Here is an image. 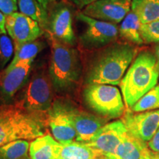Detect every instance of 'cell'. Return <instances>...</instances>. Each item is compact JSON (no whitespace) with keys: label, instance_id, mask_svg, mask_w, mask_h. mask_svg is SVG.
Instances as JSON below:
<instances>
[{"label":"cell","instance_id":"6da1fadb","mask_svg":"<svg viewBox=\"0 0 159 159\" xmlns=\"http://www.w3.org/2000/svg\"><path fill=\"white\" fill-rule=\"evenodd\" d=\"M138 49L130 43L114 42L97 49L91 57L85 74V83L120 85L133 63Z\"/></svg>","mask_w":159,"mask_h":159},{"label":"cell","instance_id":"7a4b0ae2","mask_svg":"<svg viewBox=\"0 0 159 159\" xmlns=\"http://www.w3.org/2000/svg\"><path fill=\"white\" fill-rule=\"evenodd\" d=\"M51 55L49 75L54 90L60 94L72 92L79 84L83 73L80 54L75 47L49 36Z\"/></svg>","mask_w":159,"mask_h":159},{"label":"cell","instance_id":"3957f363","mask_svg":"<svg viewBox=\"0 0 159 159\" xmlns=\"http://www.w3.org/2000/svg\"><path fill=\"white\" fill-rule=\"evenodd\" d=\"M44 121L39 113L19 105L0 106V147L16 140H34L44 135Z\"/></svg>","mask_w":159,"mask_h":159},{"label":"cell","instance_id":"277c9868","mask_svg":"<svg viewBox=\"0 0 159 159\" xmlns=\"http://www.w3.org/2000/svg\"><path fill=\"white\" fill-rule=\"evenodd\" d=\"M158 77L155 54L149 50L139 52L120 83L126 106L132 108L141 97L157 85Z\"/></svg>","mask_w":159,"mask_h":159},{"label":"cell","instance_id":"5b68a950","mask_svg":"<svg viewBox=\"0 0 159 159\" xmlns=\"http://www.w3.org/2000/svg\"><path fill=\"white\" fill-rule=\"evenodd\" d=\"M22 98L19 105L32 112L48 111L53 104L54 88L49 71L41 68L35 71L23 87Z\"/></svg>","mask_w":159,"mask_h":159},{"label":"cell","instance_id":"8992f818","mask_svg":"<svg viewBox=\"0 0 159 159\" xmlns=\"http://www.w3.org/2000/svg\"><path fill=\"white\" fill-rule=\"evenodd\" d=\"M83 98L89 108L107 118H119L125 114V106L122 94L115 85H86Z\"/></svg>","mask_w":159,"mask_h":159},{"label":"cell","instance_id":"52a82bcc","mask_svg":"<svg viewBox=\"0 0 159 159\" xmlns=\"http://www.w3.org/2000/svg\"><path fill=\"white\" fill-rule=\"evenodd\" d=\"M77 19L85 27L79 35L77 42L81 48L87 51L97 50L116 42L119 37V26L92 19L79 12Z\"/></svg>","mask_w":159,"mask_h":159},{"label":"cell","instance_id":"ba28073f","mask_svg":"<svg viewBox=\"0 0 159 159\" xmlns=\"http://www.w3.org/2000/svg\"><path fill=\"white\" fill-rule=\"evenodd\" d=\"M47 33L64 44L76 46L77 39L73 27V7L66 0L56 2L49 7Z\"/></svg>","mask_w":159,"mask_h":159},{"label":"cell","instance_id":"9c48e42d","mask_svg":"<svg viewBox=\"0 0 159 159\" xmlns=\"http://www.w3.org/2000/svg\"><path fill=\"white\" fill-rule=\"evenodd\" d=\"M74 107L64 101H55L48 111L47 122L54 139L61 144H69L76 140V131L72 119Z\"/></svg>","mask_w":159,"mask_h":159},{"label":"cell","instance_id":"30bf717a","mask_svg":"<svg viewBox=\"0 0 159 159\" xmlns=\"http://www.w3.org/2000/svg\"><path fill=\"white\" fill-rule=\"evenodd\" d=\"M130 134L148 142L159 128V109L143 112H125L122 119Z\"/></svg>","mask_w":159,"mask_h":159},{"label":"cell","instance_id":"8fae6325","mask_svg":"<svg viewBox=\"0 0 159 159\" xmlns=\"http://www.w3.org/2000/svg\"><path fill=\"white\" fill-rule=\"evenodd\" d=\"M5 29L14 46L35 41L44 33L38 22L18 11L5 16Z\"/></svg>","mask_w":159,"mask_h":159},{"label":"cell","instance_id":"7c38bea8","mask_svg":"<svg viewBox=\"0 0 159 159\" xmlns=\"http://www.w3.org/2000/svg\"><path fill=\"white\" fill-rule=\"evenodd\" d=\"M132 0H97L82 10L92 19L118 25L131 11Z\"/></svg>","mask_w":159,"mask_h":159},{"label":"cell","instance_id":"4fadbf2b","mask_svg":"<svg viewBox=\"0 0 159 159\" xmlns=\"http://www.w3.org/2000/svg\"><path fill=\"white\" fill-rule=\"evenodd\" d=\"M34 61H22L14 66L0 71V98L8 102L25 86Z\"/></svg>","mask_w":159,"mask_h":159},{"label":"cell","instance_id":"5bb4252c","mask_svg":"<svg viewBox=\"0 0 159 159\" xmlns=\"http://www.w3.org/2000/svg\"><path fill=\"white\" fill-rule=\"evenodd\" d=\"M128 134L122 120L104 125L89 143H85L98 151L103 156L114 153L117 147Z\"/></svg>","mask_w":159,"mask_h":159},{"label":"cell","instance_id":"9a60e30c","mask_svg":"<svg viewBox=\"0 0 159 159\" xmlns=\"http://www.w3.org/2000/svg\"><path fill=\"white\" fill-rule=\"evenodd\" d=\"M72 119L76 131V141L89 143L105 124L104 119L94 115L73 108Z\"/></svg>","mask_w":159,"mask_h":159},{"label":"cell","instance_id":"2e32d148","mask_svg":"<svg viewBox=\"0 0 159 159\" xmlns=\"http://www.w3.org/2000/svg\"><path fill=\"white\" fill-rule=\"evenodd\" d=\"M149 150L146 142L128 133L114 153L105 156L104 159H144Z\"/></svg>","mask_w":159,"mask_h":159},{"label":"cell","instance_id":"e0dca14e","mask_svg":"<svg viewBox=\"0 0 159 159\" xmlns=\"http://www.w3.org/2000/svg\"><path fill=\"white\" fill-rule=\"evenodd\" d=\"M60 143L49 134H44L33 140L30 144V159H57Z\"/></svg>","mask_w":159,"mask_h":159},{"label":"cell","instance_id":"ac0fdd59","mask_svg":"<svg viewBox=\"0 0 159 159\" xmlns=\"http://www.w3.org/2000/svg\"><path fill=\"white\" fill-rule=\"evenodd\" d=\"M57 159H104V156L85 143L74 142L60 143Z\"/></svg>","mask_w":159,"mask_h":159},{"label":"cell","instance_id":"d6986e66","mask_svg":"<svg viewBox=\"0 0 159 159\" xmlns=\"http://www.w3.org/2000/svg\"><path fill=\"white\" fill-rule=\"evenodd\" d=\"M141 25L142 23L139 17L130 11L119 27V36L134 45H142L144 40L140 33Z\"/></svg>","mask_w":159,"mask_h":159},{"label":"cell","instance_id":"ffe728a7","mask_svg":"<svg viewBox=\"0 0 159 159\" xmlns=\"http://www.w3.org/2000/svg\"><path fill=\"white\" fill-rule=\"evenodd\" d=\"M18 10L38 22L44 32L47 31L49 11L38 0H17Z\"/></svg>","mask_w":159,"mask_h":159},{"label":"cell","instance_id":"44dd1931","mask_svg":"<svg viewBox=\"0 0 159 159\" xmlns=\"http://www.w3.org/2000/svg\"><path fill=\"white\" fill-rule=\"evenodd\" d=\"M47 43L43 40L38 39L35 41L14 46V55L6 67L10 69L22 61H34L37 55L46 48Z\"/></svg>","mask_w":159,"mask_h":159},{"label":"cell","instance_id":"7402d4cb","mask_svg":"<svg viewBox=\"0 0 159 159\" xmlns=\"http://www.w3.org/2000/svg\"><path fill=\"white\" fill-rule=\"evenodd\" d=\"M131 11L142 25L156 21L159 19V0H132Z\"/></svg>","mask_w":159,"mask_h":159},{"label":"cell","instance_id":"603a6c76","mask_svg":"<svg viewBox=\"0 0 159 159\" xmlns=\"http://www.w3.org/2000/svg\"><path fill=\"white\" fill-rule=\"evenodd\" d=\"M28 140H16L0 147V159H28Z\"/></svg>","mask_w":159,"mask_h":159},{"label":"cell","instance_id":"cb8c5ba5","mask_svg":"<svg viewBox=\"0 0 159 159\" xmlns=\"http://www.w3.org/2000/svg\"><path fill=\"white\" fill-rule=\"evenodd\" d=\"M159 109V85L141 97L130 108L134 112H143Z\"/></svg>","mask_w":159,"mask_h":159},{"label":"cell","instance_id":"d4e9b609","mask_svg":"<svg viewBox=\"0 0 159 159\" xmlns=\"http://www.w3.org/2000/svg\"><path fill=\"white\" fill-rule=\"evenodd\" d=\"M14 55V43L7 33L0 34V71L11 62Z\"/></svg>","mask_w":159,"mask_h":159},{"label":"cell","instance_id":"484cf974","mask_svg":"<svg viewBox=\"0 0 159 159\" xmlns=\"http://www.w3.org/2000/svg\"><path fill=\"white\" fill-rule=\"evenodd\" d=\"M140 33L144 42L147 43L159 42V19L141 25Z\"/></svg>","mask_w":159,"mask_h":159},{"label":"cell","instance_id":"4316f807","mask_svg":"<svg viewBox=\"0 0 159 159\" xmlns=\"http://www.w3.org/2000/svg\"><path fill=\"white\" fill-rule=\"evenodd\" d=\"M0 11L5 16L17 12V0H0Z\"/></svg>","mask_w":159,"mask_h":159},{"label":"cell","instance_id":"83f0119b","mask_svg":"<svg viewBox=\"0 0 159 159\" xmlns=\"http://www.w3.org/2000/svg\"><path fill=\"white\" fill-rule=\"evenodd\" d=\"M148 146L151 151L159 153V128L153 137L148 142Z\"/></svg>","mask_w":159,"mask_h":159},{"label":"cell","instance_id":"f1b7e54d","mask_svg":"<svg viewBox=\"0 0 159 159\" xmlns=\"http://www.w3.org/2000/svg\"><path fill=\"white\" fill-rule=\"evenodd\" d=\"M70 2L79 10H83L89 4L96 2L97 0H69Z\"/></svg>","mask_w":159,"mask_h":159},{"label":"cell","instance_id":"f546056e","mask_svg":"<svg viewBox=\"0 0 159 159\" xmlns=\"http://www.w3.org/2000/svg\"><path fill=\"white\" fill-rule=\"evenodd\" d=\"M7 33L5 29V15L0 11V34Z\"/></svg>","mask_w":159,"mask_h":159},{"label":"cell","instance_id":"4dcf8cb0","mask_svg":"<svg viewBox=\"0 0 159 159\" xmlns=\"http://www.w3.org/2000/svg\"><path fill=\"white\" fill-rule=\"evenodd\" d=\"M38 1L44 7V8H46L49 11V7H50L53 4H55L56 2H57V0H38Z\"/></svg>","mask_w":159,"mask_h":159},{"label":"cell","instance_id":"1f68e13d","mask_svg":"<svg viewBox=\"0 0 159 159\" xmlns=\"http://www.w3.org/2000/svg\"><path fill=\"white\" fill-rule=\"evenodd\" d=\"M144 159H159V153L149 150L148 153L144 157Z\"/></svg>","mask_w":159,"mask_h":159},{"label":"cell","instance_id":"d6a6232c","mask_svg":"<svg viewBox=\"0 0 159 159\" xmlns=\"http://www.w3.org/2000/svg\"><path fill=\"white\" fill-rule=\"evenodd\" d=\"M155 55H156V57L157 66H158L159 70V42L158 44L156 46V49H155Z\"/></svg>","mask_w":159,"mask_h":159}]
</instances>
